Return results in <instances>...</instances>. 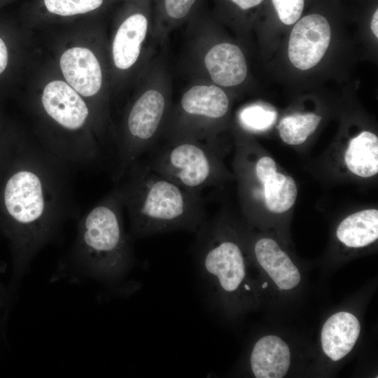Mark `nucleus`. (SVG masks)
<instances>
[{
    "label": "nucleus",
    "instance_id": "393cba45",
    "mask_svg": "<svg viewBox=\"0 0 378 378\" xmlns=\"http://www.w3.org/2000/svg\"><path fill=\"white\" fill-rule=\"evenodd\" d=\"M377 22H378V10L377 9L374 13L373 14L372 20H371V29L373 34L377 38L378 37Z\"/></svg>",
    "mask_w": 378,
    "mask_h": 378
},
{
    "label": "nucleus",
    "instance_id": "f03ea898",
    "mask_svg": "<svg viewBox=\"0 0 378 378\" xmlns=\"http://www.w3.org/2000/svg\"><path fill=\"white\" fill-rule=\"evenodd\" d=\"M116 186L128 214L132 239L178 230L197 232L206 220L200 192L178 185L140 159Z\"/></svg>",
    "mask_w": 378,
    "mask_h": 378
},
{
    "label": "nucleus",
    "instance_id": "20e7f679",
    "mask_svg": "<svg viewBox=\"0 0 378 378\" xmlns=\"http://www.w3.org/2000/svg\"><path fill=\"white\" fill-rule=\"evenodd\" d=\"M146 164L156 173L187 189L200 192L220 178V164L214 150L202 141H167L148 152Z\"/></svg>",
    "mask_w": 378,
    "mask_h": 378
},
{
    "label": "nucleus",
    "instance_id": "f8f14e48",
    "mask_svg": "<svg viewBox=\"0 0 378 378\" xmlns=\"http://www.w3.org/2000/svg\"><path fill=\"white\" fill-rule=\"evenodd\" d=\"M360 331V323L354 315L346 312L334 314L322 328L323 352L334 361L342 359L353 349Z\"/></svg>",
    "mask_w": 378,
    "mask_h": 378
},
{
    "label": "nucleus",
    "instance_id": "5701e85b",
    "mask_svg": "<svg viewBox=\"0 0 378 378\" xmlns=\"http://www.w3.org/2000/svg\"><path fill=\"white\" fill-rule=\"evenodd\" d=\"M8 55L7 47L0 37V74L6 69L8 64Z\"/></svg>",
    "mask_w": 378,
    "mask_h": 378
},
{
    "label": "nucleus",
    "instance_id": "4be33fe9",
    "mask_svg": "<svg viewBox=\"0 0 378 378\" xmlns=\"http://www.w3.org/2000/svg\"><path fill=\"white\" fill-rule=\"evenodd\" d=\"M275 172H276V166L272 158L265 156L258 160L255 167V173L260 183Z\"/></svg>",
    "mask_w": 378,
    "mask_h": 378
},
{
    "label": "nucleus",
    "instance_id": "412c9836",
    "mask_svg": "<svg viewBox=\"0 0 378 378\" xmlns=\"http://www.w3.org/2000/svg\"><path fill=\"white\" fill-rule=\"evenodd\" d=\"M196 0H164L167 15L174 20H181L190 12Z\"/></svg>",
    "mask_w": 378,
    "mask_h": 378
},
{
    "label": "nucleus",
    "instance_id": "aec40b11",
    "mask_svg": "<svg viewBox=\"0 0 378 378\" xmlns=\"http://www.w3.org/2000/svg\"><path fill=\"white\" fill-rule=\"evenodd\" d=\"M279 20L285 24H294L300 18L304 0H272Z\"/></svg>",
    "mask_w": 378,
    "mask_h": 378
},
{
    "label": "nucleus",
    "instance_id": "cd10ccee",
    "mask_svg": "<svg viewBox=\"0 0 378 378\" xmlns=\"http://www.w3.org/2000/svg\"><path fill=\"white\" fill-rule=\"evenodd\" d=\"M267 287V282H265L262 285V288H266Z\"/></svg>",
    "mask_w": 378,
    "mask_h": 378
},
{
    "label": "nucleus",
    "instance_id": "1a4fd4ad",
    "mask_svg": "<svg viewBox=\"0 0 378 378\" xmlns=\"http://www.w3.org/2000/svg\"><path fill=\"white\" fill-rule=\"evenodd\" d=\"M204 63L211 80L218 85H239L247 75V65L241 49L230 43L212 46L205 54Z\"/></svg>",
    "mask_w": 378,
    "mask_h": 378
},
{
    "label": "nucleus",
    "instance_id": "f257e3e1",
    "mask_svg": "<svg viewBox=\"0 0 378 378\" xmlns=\"http://www.w3.org/2000/svg\"><path fill=\"white\" fill-rule=\"evenodd\" d=\"M66 167L43 146L13 136L0 151V232L12 260L9 307L32 260L58 234L69 211Z\"/></svg>",
    "mask_w": 378,
    "mask_h": 378
},
{
    "label": "nucleus",
    "instance_id": "f3484780",
    "mask_svg": "<svg viewBox=\"0 0 378 378\" xmlns=\"http://www.w3.org/2000/svg\"><path fill=\"white\" fill-rule=\"evenodd\" d=\"M321 120V117L314 113H295L283 118L277 129L285 143L300 145L316 130Z\"/></svg>",
    "mask_w": 378,
    "mask_h": 378
},
{
    "label": "nucleus",
    "instance_id": "6ab92c4d",
    "mask_svg": "<svg viewBox=\"0 0 378 378\" xmlns=\"http://www.w3.org/2000/svg\"><path fill=\"white\" fill-rule=\"evenodd\" d=\"M48 11L52 13L69 16L85 13L99 8L103 0H43Z\"/></svg>",
    "mask_w": 378,
    "mask_h": 378
},
{
    "label": "nucleus",
    "instance_id": "b1692460",
    "mask_svg": "<svg viewBox=\"0 0 378 378\" xmlns=\"http://www.w3.org/2000/svg\"><path fill=\"white\" fill-rule=\"evenodd\" d=\"M241 9L247 10L259 5L262 0H230Z\"/></svg>",
    "mask_w": 378,
    "mask_h": 378
},
{
    "label": "nucleus",
    "instance_id": "39448f33",
    "mask_svg": "<svg viewBox=\"0 0 378 378\" xmlns=\"http://www.w3.org/2000/svg\"><path fill=\"white\" fill-rule=\"evenodd\" d=\"M196 233V262L206 293L232 294L244 288L246 267L240 246L223 237L206 219Z\"/></svg>",
    "mask_w": 378,
    "mask_h": 378
},
{
    "label": "nucleus",
    "instance_id": "7ed1b4c3",
    "mask_svg": "<svg viewBox=\"0 0 378 378\" xmlns=\"http://www.w3.org/2000/svg\"><path fill=\"white\" fill-rule=\"evenodd\" d=\"M122 195L116 186L78 222L66 276L115 285L134 265L133 240L125 229Z\"/></svg>",
    "mask_w": 378,
    "mask_h": 378
},
{
    "label": "nucleus",
    "instance_id": "ddd939ff",
    "mask_svg": "<svg viewBox=\"0 0 378 378\" xmlns=\"http://www.w3.org/2000/svg\"><path fill=\"white\" fill-rule=\"evenodd\" d=\"M254 253L258 262L279 289L290 290L298 285L301 278L298 269L273 239L258 240Z\"/></svg>",
    "mask_w": 378,
    "mask_h": 378
},
{
    "label": "nucleus",
    "instance_id": "a211bd4d",
    "mask_svg": "<svg viewBox=\"0 0 378 378\" xmlns=\"http://www.w3.org/2000/svg\"><path fill=\"white\" fill-rule=\"evenodd\" d=\"M277 113L266 105L255 104L244 108L239 115L241 125L251 132H262L275 122Z\"/></svg>",
    "mask_w": 378,
    "mask_h": 378
},
{
    "label": "nucleus",
    "instance_id": "0eeeda50",
    "mask_svg": "<svg viewBox=\"0 0 378 378\" xmlns=\"http://www.w3.org/2000/svg\"><path fill=\"white\" fill-rule=\"evenodd\" d=\"M41 103L46 114L64 132L76 135V133L83 132L88 121L89 108L70 85L61 80L49 83L43 90ZM84 144L93 152L101 155Z\"/></svg>",
    "mask_w": 378,
    "mask_h": 378
},
{
    "label": "nucleus",
    "instance_id": "9d476101",
    "mask_svg": "<svg viewBox=\"0 0 378 378\" xmlns=\"http://www.w3.org/2000/svg\"><path fill=\"white\" fill-rule=\"evenodd\" d=\"M148 20L141 13L125 19L115 35L112 54L115 66L122 70L130 69L137 61L148 31Z\"/></svg>",
    "mask_w": 378,
    "mask_h": 378
},
{
    "label": "nucleus",
    "instance_id": "6e6552de",
    "mask_svg": "<svg viewBox=\"0 0 378 378\" xmlns=\"http://www.w3.org/2000/svg\"><path fill=\"white\" fill-rule=\"evenodd\" d=\"M59 64L66 80L78 93L92 97L99 91L102 69L91 50L80 47L70 48L62 54Z\"/></svg>",
    "mask_w": 378,
    "mask_h": 378
},
{
    "label": "nucleus",
    "instance_id": "2eb2a0df",
    "mask_svg": "<svg viewBox=\"0 0 378 378\" xmlns=\"http://www.w3.org/2000/svg\"><path fill=\"white\" fill-rule=\"evenodd\" d=\"M345 163L354 174L368 178L378 172V138L368 131L353 138L344 155Z\"/></svg>",
    "mask_w": 378,
    "mask_h": 378
},
{
    "label": "nucleus",
    "instance_id": "dca6fc26",
    "mask_svg": "<svg viewBox=\"0 0 378 378\" xmlns=\"http://www.w3.org/2000/svg\"><path fill=\"white\" fill-rule=\"evenodd\" d=\"M260 183L265 205L270 211L284 213L293 206L298 193L293 178L275 172Z\"/></svg>",
    "mask_w": 378,
    "mask_h": 378
},
{
    "label": "nucleus",
    "instance_id": "a878e982",
    "mask_svg": "<svg viewBox=\"0 0 378 378\" xmlns=\"http://www.w3.org/2000/svg\"><path fill=\"white\" fill-rule=\"evenodd\" d=\"M10 135L0 134V150L5 145Z\"/></svg>",
    "mask_w": 378,
    "mask_h": 378
},
{
    "label": "nucleus",
    "instance_id": "4468645a",
    "mask_svg": "<svg viewBox=\"0 0 378 378\" xmlns=\"http://www.w3.org/2000/svg\"><path fill=\"white\" fill-rule=\"evenodd\" d=\"M336 234L349 247L369 245L378 238V211L365 209L349 215L340 223Z\"/></svg>",
    "mask_w": 378,
    "mask_h": 378
},
{
    "label": "nucleus",
    "instance_id": "423d86ee",
    "mask_svg": "<svg viewBox=\"0 0 378 378\" xmlns=\"http://www.w3.org/2000/svg\"><path fill=\"white\" fill-rule=\"evenodd\" d=\"M331 30L327 20L319 14L306 15L293 27L288 42V57L300 70L316 66L330 42Z\"/></svg>",
    "mask_w": 378,
    "mask_h": 378
},
{
    "label": "nucleus",
    "instance_id": "bb28decb",
    "mask_svg": "<svg viewBox=\"0 0 378 378\" xmlns=\"http://www.w3.org/2000/svg\"><path fill=\"white\" fill-rule=\"evenodd\" d=\"M1 272V268L0 267V273ZM4 288V286L1 284L0 282V292Z\"/></svg>",
    "mask_w": 378,
    "mask_h": 378
},
{
    "label": "nucleus",
    "instance_id": "9b49d317",
    "mask_svg": "<svg viewBox=\"0 0 378 378\" xmlns=\"http://www.w3.org/2000/svg\"><path fill=\"white\" fill-rule=\"evenodd\" d=\"M250 363L257 378H282L290 363L289 347L277 336L262 337L253 348Z\"/></svg>",
    "mask_w": 378,
    "mask_h": 378
}]
</instances>
